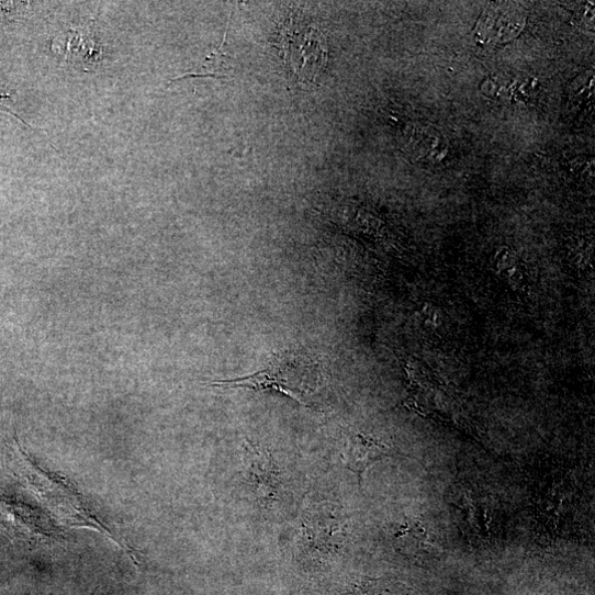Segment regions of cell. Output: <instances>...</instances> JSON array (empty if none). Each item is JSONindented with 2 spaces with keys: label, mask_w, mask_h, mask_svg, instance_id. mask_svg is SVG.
I'll use <instances>...</instances> for the list:
<instances>
[{
  "label": "cell",
  "mask_w": 595,
  "mask_h": 595,
  "mask_svg": "<svg viewBox=\"0 0 595 595\" xmlns=\"http://www.w3.org/2000/svg\"><path fill=\"white\" fill-rule=\"evenodd\" d=\"M226 36L224 35L223 43L216 50H214L210 57L204 61L202 66V71L194 77H227L228 72L232 70V66L227 59L226 53Z\"/></svg>",
  "instance_id": "7"
},
{
  "label": "cell",
  "mask_w": 595,
  "mask_h": 595,
  "mask_svg": "<svg viewBox=\"0 0 595 595\" xmlns=\"http://www.w3.org/2000/svg\"><path fill=\"white\" fill-rule=\"evenodd\" d=\"M255 460L250 462V480L255 483L256 495L260 499H269L277 496L280 489L278 470L267 457L257 452Z\"/></svg>",
  "instance_id": "6"
},
{
  "label": "cell",
  "mask_w": 595,
  "mask_h": 595,
  "mask_svg": "<svg viewBox=\"0 0 595 595\" xmlns=\"http://www.w3.org/2000/svg\"><path fill=\"white\" fill-rule=\"evenodd\" d=\"M277 47L288 74L298 82L315 85L325 72L327 41L319 30L303 19L290 18L282 25Z\"/></svg>",
  "instance_id": "1"
},
{
  "label": "cell",
  "mask_w": 595,
  "mask_h": 595,
  "mask_svg": "<svg viewBox=\"0 0 595 595\" xmlns=\"http://www.w3.org/2000/svg\"><path fill=\"white\" fill-rule=\"evenodd\" d=\"M344 523L327 505L311 508L304 517V536L310 547L328 548L344 545Z\"/></svg>",
  "instance_id": "5"
},
{
  "label": "cell",
  "mask_w": 595,
  "mask_h": 595,
  "mask_svg": "<svg viewBox=\"0 0 595 595\" xmlns=\"http://www.w3.org/2000/svg\"><path fill=\"white\" fill-rule=\"evenodd\" d=\"M395 454L394 448L382 440L366 434H357L350 439L341 457L345 468L358 476L362 489L367 470L384 458Z\"/></svg>",
  "instance_id": "4"
},
{
  "label": "cell",
  "mask_w": 595,
  "mask_h": 595,
  "mask_svg": "<svg viewBox=\"0 0 595 595\" xmlns=\"http://www.w3.org/2000/svg\"><path fill=\"white\" fill-rule=\"evenodd\" d=\"M526 19L513 4H496L487 8L480 18L475 36L486 44H503L517 37Z\"/></svg>",
  "instance_id": "3"
},
{
  "label": "cell",
  "mask_w": 595,
  "mask_h": 595,
  "mask_svg": "<svg viewBox=\"0 0 595 595\" xmlns=\"http://www.w3.org/2000/svg\"><path fill=\"white\" fill-rule=\"evenodd\" d=\"M298 356L283 353L273 357L265 369L243 378L212 383L213 388L247 389L256 392L273 391L293 400L304 407H311L305 400V381L300 375Z\"/></svg>",
  "instance_id": "2"
}]
</instances>
